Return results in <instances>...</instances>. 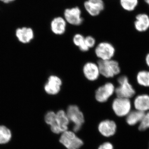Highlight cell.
<instances>
[{"label":"cell","instance_id":"d6986e66","mask_svg":"<svg viewBox=\"0 0 149 149\" xmlns=\"http://www.w3.org/2000/svg\"><path fill=\"white\" fill-rule=\"evenodd\" d=\"M45 121L48 125H50L51 129L53 133L58 134L60 131L56 122V113L53 111L48 112L45 116Z\"/></svg>","mask_w":149,"mask_h":149},{"label":"cell","instance_id":"30bf717a","mask_svg":"<svg viewBox=\"0 0 149 149\" xmlns=\"http://www.w3.org/2000/svg\"><path fill=\"white\" fill-rule=\"evenodd\" d=\"M62 82L60 77L56 75H51L45 86L46 93L52 95H54L59 93L61 89Z\"/></svg>","mask_w":149,"mask_h":149},{"label":"cell","instance_id":"83f0119b","mask_svg":"<svg viewBox=\"0 0 149 149\" xmlns=\"http://www.w3.org/2000/svg\"><path fill=\"white\" fill-rule=\"evenodd\" d=\"M146 61L147 65L149 67V53L146 56Z\"/></svg>","mask_w":149,"mask_h":149},{"label":"cell","instance_id":"9c48e42d","mask_svg":"<svg viewBox=\"0 0 149 149\" xmlns=\"http://www.w3.org/2000/svg\"><path fill=\"white\" fill-rule=\"evenodd\" d=\"M115 88L113 84L107 83L99 87L95 94V97L97 101L100 103L105 102L115 93Z\"/></svg>","mask_w":149,"mask_h":149},{"label":"cell","instance_id":"7a4b0ae2","mask_svg":"<svg viewBox=\"0 0 149 149\" xmlns=\"http://www.w3.org/2000/svg\"><path fill=\"white\" fill-rule=\"evenodd\" d=\"M66 113L70 122L73 123V131L76 133L78 132L85 122L83 113L79 107L75 105H70Z\"/></svg>","mask_w":149,"mask_h":149},{"label":"cell","instance_id":"e0dca14e","mask_svg":"<svg viewBox=\"0 0 149 149\" xmlns=\"http://www.w3.org/2000/svg\"><path fill=\"white\" fill-rule=\"evenodd\" d=\"M56 122L61 133L68 130L70 121L64 111L61 110L56 113Z\"/></svg>","mask_w":149,"mask_h":149},{"label":"cell","instance_id":"603a6c76","mask_svg":"<svg viewBox=\"0 0 149 149\" xmlns=\"http://www.w3.org/2000/svg\"><path fill=\"white\" fill-rule=\"evenodd\" d=\"M149 128V111L145 113L143 118L139 126L140 131H143Z\"/></svg>","mask_w":149,"mask_h":149},{"label":"cell","instance_id":"2e32d148","mask_svg":"<svg viewBox=\"0 0 149 149\" xmlns=\"http://www.w3.org/2000/svg\"><path fill=\"white\" fill-rule=\"evenodd\" d=\"M134 26L138 32H144L149 28V16L146 13H141L136 16Z\"/></svg>","mask_w":149,"mask_h":149},{"label":"cell","instance_id":"4fadbf2b","mask_svg":"<svg viewBox=\"0 0 149 149\" xmlns=\"http://www.w3.org/2000/svg\"><path fill=\"white\" fill-rule=\"evenodd\" d=\"M83 72L85 77L91 81L97 80L100 74L97 64L93 62L87 63L84 65Z\"/></svg>","mask_w":149,"mask_h":149},{"label":"cell","instance_id":"9a60e30c","mask_svg":"<svg viewBox=\"0 0 149 149\" xmlns=\"http://www.w3.org/2000/svg\"><path fill=\"white\" fill-rule=\"evenodd\" d=\"M16 36L22 43H29L33 39L34 33L30 27H23L18 28L16 31Z\"/></svg>","mask_w":149,"mask_h":149},{"label":"cell","instance_id":"5bb4252c","mask_svg":"<svg viewBox=\"0 0 149 149\" xmlns=\"http://www.w3.org/2000/svg\"><path fill=\"white\" fill-rule=\"evenodd\" d=\"M135 109L146 113L149 111V95L147 94H142L136 97L134 100Z\"/></svg>","mask_w":149,"mask_h":149},{"label":"cell","instance_id":"ba28073f","mask_svg":"<svg viewBox=\"0 0 149 149\" xmlns=\"http://www.w3.org/2000/svg\"><path fill=\"white\" fill-rule=\"evenodd\" d=\"M115 52V49L114 47L107 42L100 43L95 50L96 56L102 60L111 59Z\"/></svg>","mask_w":149,"mask_h":149},{"label":"cell","instance_id":"3957f363","mask_svg":"<svg viewBox=\"0 0 149 149\" xmlns=\"http://www.w3.org/2000/svg\"><path fill=\"white\" fill-rule=\"evenodd\" d=\"M81 8L78 6L67 8L63 12V17L67 24L72 26H79L83 24L84 19Z\"/></svg>","mask_w":149,"mask_h":149},{"label":"cell","instance_id":"277c9868","mask_svg":"<svg viewBox=\"0 0 149 149\" xmlns=\"http://www.w3.org/2000/svg\"><path fill=\"white\" fill-rule=\"evenodd\" d=\"M118 87L115 88V93L118 97L130 99L135 95L136 91L129 83L126 76H121L118 79Z\"/></svg>","mask_w":149,"mask_h":149},{"label":"cell","instance_id":"8992f818","mask_svg":"<svg viewBox=\"0 0 149 149\" xmlns=\"http://www.w3.org/2000/svg\"><path fill=\"white\" fill-rule=\"evenodd\" d=\"M131 102L130 99L118 97L115 99L112 104V107L114 113L118 117L127 115L131 111Z\"/></svg>","mask_w":149,"mask_h":149},{"label":"cell","instance_id":"44dd1931","mask_svg":"<svg viewBox=\"0 0 149 149\" xmlns=\"http://www.w3.org/2000/svg\"><path fill=\"white\" fill-rule=\"evenodd\" d=\"M120 6L126 11H133L139 4V0H120Z\"/></svg>","mask_w":149,"mask_h":149},{"label":"cell","instance_id":"d4e9b609","mask_svg":"<svg viewBox=\"0 0 149 149\" xmlns=\"http://www.w3.org/2000/svg\"><path fill=\"white\" fill-rule=\"evenodd\" d=\"M85 43L89 48H92L95 45L96 41L95 38L91 36L85 37Z\"/></svg>","mask_w":149,"mask_h":149},{"label":"cell","instance_id":"f1b7e54d","mask_svg":"<svg viewBox=\"0 0 149 149\" xmlns=\"http://www.w3.org/2000/svg\"><path fill=\"white\" fill-rule=\"evenodd\" d=\"M144 1H145V2L149 6V0H144Z\"/></svg>","mask_w":149,"mask_h":149},{"label":"cell","instance_id":"52a82bcc","mask_svg":"<svg viewBox=\"0 0 149 149\" xmlns=\"http://www.w3.org/2000/svg\"><path fill=\"white\" fill-rule=\"evenodd\" d=\"M83 7L90 16H99L105 8L104 0H86L83 3Z\"/></svg>","mask_w":149,"mask_h":149},{"label":"cell","instance_id":"484cf974","mask_svg":"<svg viewBox=\"0 0 149 149\" xmlns=\"http://www.w3.org/2000/svg\"><path fill=\"white\" fill-rule=\"evenodd\" d=\"M98 149H113V146L109 142H105L99 146Z\"/></svg>","mask_w":149,"mask_h":149},{"label":"cell","instance_id":"4316f807","mask_svg":"<svg viewBox=\"0 0 149 149\" xmlns=\"http://www.w3.org/2000/svg\"><path fill=\"white\" fill-rule=\"evenodd\" d=\"M14 1L15 0H0V1H1L3 3H11Z\"/></svg>","mask_w":149,"mask_h":149},{"label":"cell","instance_id":"ffe728a7","mask_svg":"<svg viewBox=\"0 0 149 149\" xmlns=\"http://www.w3.org/2000/svg\"><path fill=\"white\" fill-rule=\"evenodd\" d=\"M11 137L12 133L10 130L4 125H0V144L8 143Z\"/></svg>","mask_w":149,"mask_h":149},{"label":"cell","instance_id":"8fae6325","mask_svg":"<svg viewBox=\"0 0 149 149\" xmlns=\"http://www.w3.org/2000/svg\"><path fill=\"white\" fill-rule=\"evenodd\" d=\"M67 25V23L63 17L56 16L51 20V30L55 35H63L66 31Z\"/></svg>","mask_w":149,"mask_h":149},{"label":"cell","instance_id":"f546056e","mask_svg":"<svg viewBox=\"0 0 149 149\" xmlns=\"http://www.w3.org/2000/svg\"></svg>","mask_w":149,"mask_h":149},{"label":"cell","instance_id":"7402d4cb","mask_svg":"<svg viewBox=\"0 0 149 149\" xmlns=\"http://www.w3.org/2000/svg\"><path fill=\"white\" fill-rule=\"evenodd\" d=\"M137 81L139 85L144 87H149V71H140L137 75Z\"/></svg>","mask_w":149,"mask_h":149},{"label":"cell","instance_id":"cb8c5ba5","mask_svg":"<svg viewBox=\"0 0 149 149\" xmlns=\"http://www.w3.org/2000/svg\"><path fill=\"white\" fill-rule=\"evenodd\" d=\"M85 37L82 34L77 33L73 37V42L78 47L82 46L85 42Z\"/></svg>","mask_w":149,"mask_h":149},{"label":"cell","instance_id":"6da1fadb","mask_svg":"<svg viewBox=\"0 0 149 149\" xmlns=\"http://www.w3.org/2000/svg\"><path fill=\"white\" fill-rule=\"evenodd\" d=\"M100 73L107 78H111L120 72V69L118 62L110 59L108 60H100L98 62Z\"/></svg>","mask_w":149,"mask_h":149},{"label":"cell","instance_id":"7c38bea8","mask_svg":"<svg viewBox=\"0 0 149 149\" xmlns=\"http://www.w3.org/2000/svg\"><path fill=\"white\" fill-rule=\"evenodd\" d=\"M117 126L113 120H105L100 123L98 130L103 136L109 137L113 136L116 132Z\"/></svg>","mask_w":149,"mask_h":149},{"label":"cell","instance_id":"ac0fdd59","mask_svg":"<svg viewBox=\"0 0 149 149\" xmlns=\"http://www.w3.org/2000/svg\"><path fill=\"white\" fill-rule=\"evenodd\" d=\"M146 113L136 110L130 111L126 116V121L127 124L130 126H133L140 123L143 120Z\"/></svg>","mask_w":149,"mask_h":149},{"label":"cell","instance_id":"5b68a950","mask_svg":"<svg viewBox=\"0 0 149 149\" xmlns=\"http://www.w3.org/2000/svg\"><path fill=\"white\" fill-rule=\"evenodd\" d=\"M59 141L67 149H78L83 145V141L74 132L68 130L62 133Z\"/></svg>","mask_w":149,"mask_h":149}]
</instances>
